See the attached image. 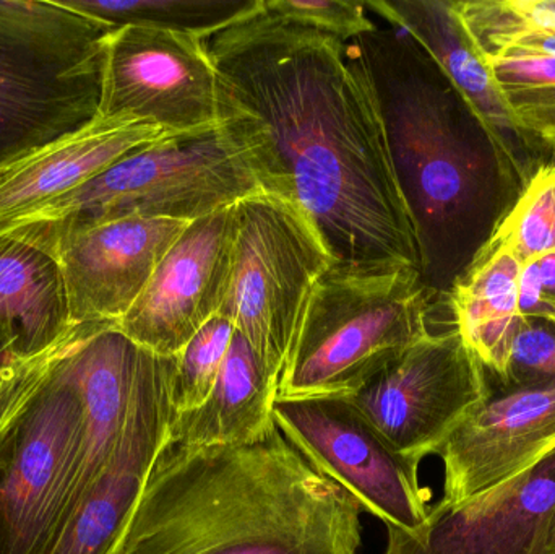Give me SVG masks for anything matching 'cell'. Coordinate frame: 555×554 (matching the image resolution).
<instances>
[{"label": "cell", "mask_w": 555, "mask_h": 554, "mask_svg": "<svg viewBox=\"0 0 555 554\" xmlns=\"http://www.w3.org/2000/svg\"><path fill=\"white\" fill-rule=\"evenodd\" d=\"M204 46L221 126L263 192L306 215L333 267L421 272L377 101L351 46L263 9Z\"/></svg>", "instance_id": "1"}, {"label": "cell", "mask_w": 555, "mask_h": 554, "mask_svg": "<svg viewBox=\"0 0 555 554\" xmlns=\"http://www.w3.org/2000/svg\"><path fill=\"white\" fill-rule=\"evenodd\" d=\"M371 81L424 285L446 302L527 184L433 55L391 25L352 39Z\"/></svg>", "instance_id": "2"}, {"label": "cell", "mask_w": 555, "mask_h": 554, "mask_svg": "<svg viewBox=\"0 0 555 554\" xmlns=\"http://www.w3.org/2000/svg\"><path fill=\"white\" fill-rule=\"evenodd\" d=\"M361 513L276 425L247 445L166 441L111 554H359Z\"/></svg>", "instance_id": "3"}, {"label": "cell", "mask_w": 555, "mask_h": 554, "mask_svg": "<svg viewBox=\"0 0 555 554\" xmlns=\"http://www.w3.org/2000/svg\"><path fill=\"white\" fill-rule=\"evenodd\" d=\"M263 192L243 150L220 123L142 146L81 188L28 211L0 231L28 241L126 220L192 223Z\"/></svg>", "instance_id": "4"}, {"label": "cell", "mask_w": 555, "mask_h": 554, "mask_svg": "<svg viewBox=\"0 0 555 554\" xmlns=\"http://www.w3.org/2000/svg\"><path fill=\"white\" fill-rule=\"evenodd\" d=\"M443 306L420 270L332 267L307 306L276 399L352 396L426 338L430 314Z\"/></svg>", "instance_id": "5"}, {"label": "cell", "mask_w": 555, "mask_h": 554, "mask_svg": "<svg viewBox=\"0 0 555 554\" xmlns=\"http://www.w3.org/2000/svg\"><path fill=\"white\" fill-rule=\"evenodd\" d=\"M113 31L59 0H0V166L96 119Z\"/></svg>", "instance_id": "6"}, {"label": "cell", "mask_w": 555, "mask_h": 554, "mask_svg": "<svg viewBox=\"0 0 555 554\" xmlns=\"http://www.w3.org/2000/svg\"><path fill=\"white\" fill-rule=\"evenodd\" d=\"M233 273L218 314L233 321L280 383L317 283L332 257L306 215L259 192L234 205Z\"/></svg>", "instance_id": "7"}, {"label": "cell", "mask_w": 555, "mask_h": 554, "mask_svg": "<svg viewBox=\"0 0 555 554\" xmlns=\"http://www.w3.org/2000/svg\"><path fill=\"white\" fill-rule=\"evenodd\" d=\"M72 337L0 445V554H48L64 516L81 438L80 397L65 361Z\"/></svg>", "instance_id": "8"}, {"label": "cell", "mask_w": 555, "mask_h": 554, "mask_svg": "<svg viewBox=\"0 0 555 554\" xmlns=\"http://www.w3.org/2000/svg\"><path fill=\"white\" fill-rule=\"evenodd\" d=\"M273 422L362 511L408 533L424 526L433 494L421 485L420 462L401 454L346 397L276 399Z\"/></svg>", "instance_id": "9"}, {"label": "cell", "mask_w": 555, "mask_h": 554, "mask_svg": "<svg viewBox=\"0 0 555 554\" xmlns=\"http://www.w3.org/2000/svg\"><path fill=\"white\" fill-rule=\"evenodd\" d=\"M491 392L485 366L452 324L430 332L346 399L421 464Z\"/></svg>", "instance_id": "10"}, {"label": "cell", "mask_w": 555, "mask_h": 554, "mask_svg": "<svg viewBox=\"0 0 555 554\" xmlns=\"http://www.w3.org/2000/svg\"><path fill=\"white\" fill-rule=\"evenodd\" d=\"M98 116H132L171 136L217 126V72L204 41L146 26L114 29Z\"/></svg>", "instance_id": "11"}, {"label": "cell", "mask_w": 555, "mask_h": 554, "mask_svg": "<svg viewBox=\"0 0 555 554\" xmlns=\"http://www.w3.org/2000/svg\"><path fill=\"white\" fill-rule=\"evenodd\" d=\"M234 237V207L192 221L116 327L152 353L178 357L221 311L233 273Z\"/></svg>", "instance_id": "12"}, {"label": "cell", "mask_w": 555, "mask_h": 554, "mask_svg": "<svg viewBox=\"0 0 555 554\" xmlns=\"http://www.w3.org/2000/svg\"><path fill=\"white\" fill-rule=\"evenodd\" d=\"M189 224L165 218H126L31 244L57 260L72 324L117 325Z\"/></svg>", "instance_id": "13"}, {"label": "cell", "mask_w": 555, "mask_h": 554, "mask_svg": "<svg viewBox=\"0 0 555 554\" xmlns=\"http://www.w3.org/2000/svg\"><path fill=\"white\" fill-rule=\"evenodd\" d=\"M178 357L150 351L124 426L106 471L65 520L48 554H111L150 472L168 441L175 418L172 383Z\"/></svg>", "instance_id": "14"}, {"label": "cell", "mask_w": 555, "mask_h": 554, "mask_svg": "<svg viewBox=\"0 0 555 554\" xmlns=\"http://www.w3.org/2000/svg\"><path fill=\"white\" fill-rule=\"evenodd\" d=\"M555 452V384L492 390L440 446L442 506L494 490Z\"/></svg>", "instance_id": "15"}, {"label": "cell", "mask_w": 555, "mask_h": 554, "mask_svg": "<svg viewBox=\"0 0 555 554\" xmlns=\"http://www.w3.org/2000/svg\"><path fill=\"white\" fill-rule=\"evenodd\" d=\"M554 511L555 452L494 490L437 503L414 533L387 527L384 554H544Z\"/></svg>", "instance_id": "16"}, {"label": "cell", "mask_w": 555, "mask_h": 554, "mask_svg": "<svg viewBox=\"0 0 555 554\" xmlns=\"http://www.w3.org/2000/svg\"><path fill=\"white\" fill-rule=\"evenodd\" d=\"M149 355V350L130 340L116 325L75 328L65 361L80 397L81 438L59 530L106 471L129 418Z\"/></svg>", "instance_id": "17"}, {"label": "cell", "mask_w": 555, "mask_h": 554, "mask_svg": "<svg viewBox=\"0 0 555 554\" xmlns=\"http://www.w3.org/2000/svg\"><path fill=\"white\" fill-rule=\"evenodd\" d=\"M388 25L413 36L485 119L525 184L550 166L515 123L491 67L463 25L453 0H377L365 3Z\"/></svg>", "instance_id": "18"}, {"label": "cell", "mask_w": 555, "mask_h": 554, "mask_svg": "<svg viewBox=\"0 0 555 554\" xmlns=\"http://www.w3.org/2000/svg\"><path fill=\"white\" fill-rule=\"evenodd\" d=\"M171 133L132 116L87 126L0 166V227L87 184L124 156Z\"/></svg>", "instance_id": "19"}, {"label": "cell", "mask_w": 555, "mask_h": 554, "mask_svg": "<svg viewBox=\"0 0 555 554\" xmlns=\"http://www.w3.org/2000/svg\"><path fill=\"white\" fill-rule=\"evenodd\" d=\"M278 383L240 331L208 399L192 412L176 413L168 442L184 448L247 445L266 435L273 422Z\"/></svg>", "instance_id": "20"}, {"label": "cell", "mask_w": 555, "mask_h": 554, "mask_svg": "<svg viewBox=\"0 0 555 554\" xmlns=\"http://www.w3.org/2000/svg\"><path fill=\"white\" fill-rule=\"evenodd\" d=\"M0 322L12 328L16 351L25 360L61 347L77 327L54 256L2 231Z\"/></svg>", "instance_id": "21"}, {"label": "cell", "mask_w": 555, "mask_h": 554, "mask_svg": "<svg viewBox=\"0 0 555 554\" xmlns=\"http://www.w3.org/2000/svg\"><path fill=\"white\" fill-rule=\"evenodd\" d=\"M521 269L520 260L507 246L489 243L446 298L453 324L494 384L504 374L520 324Z\"/></svg>", "instance_id": "22"}, {"label": "cell", "mask_w": 555, "mask_h": 554, "mask_svg": "<svg viewBox=\"0 0 555 554\" xmlns=\"http://www.w3.org/2000/svg\"><path fill=\"white\" fill-rule=\"evenodd\" d=\"M62 5L111 28L146 26L210 38L215 33L256 15L263 0H59Z\"/></svg>", "instance_id": "23"}, {"label": "cell", "mask_w": 555, "mask_h": 554, "mask_svg": "<svg viewBox=\"0 0 555 554\" xmlns=\"http://www.w3.org/2000/svg\"><path fill=\"white\" fill-rule=\"evenodd\" d=\"M486 61L515 123L547 165L555 166V57L498 55Z\"/></svg>", "instance_id": "24"}, {"label": "cell", "mask_w": 555, "mask_h": 554, "mask_svg": "<svg viewBox=\"0 0 555 554\" xmlns=\"http://www.w3.org/2000/svg\"><path fill=\"white\" fill-rule=\"evenodd\" d=\"M491 243L507 246L521 266L555 253V166L531 179Z\"/></svg>", "instance_id": "25"}, {"label": "cell", "mask_w": 555, "mask_h": 554, "mask_svg": "<svg viewBox=\"0 0 555 554\" xmlns=\"http://www.w3.org/2000/svg\"><path fill=\"white\" fill-rule=\"evenodd\" d=\"M455 5L486 59L514 36L555 29V0H462Z\"/></svg>", "instance_id": "26"}, {"label": "cell", "mask_w": 555, "mask_h": 554, "mask_svg": "<svg viewBox=\"0 0 555 554\" xmlns=\"http://www.w3.org/2000/svg\"><path fill=\"white\" fill-rule=\"evenodd\" d=\"M233 321L227 315L211 318L178 355L172 407L176 413L198 409L214 390L233 340Z\"/></svg>", "instance_id": "27"}, {"label": "cell", "mask_w": 555, "mask_h": 554, "mask_svg": "<svg viewBox=\"0 0 555 554\" xmlns=\"http://www.w3.org/2000/svg\"><path fill=\"white\" fill-rule=\"evenodd\" d=\"M68 338L61 347L25 360L16 351V337L12 328L0 322V445L41 392Z\"/></svg>", "instance_id": "28"}, {"label": "cell", "mask_w": 555, "mask_h": 554, "mask_svg": "<svg viewBox=\"0 0 555 554\" xmlns=\"http://www.w3.org/2000/svg\"><path fill=\"white\" fill-rule=\"evenodd\" d=\"M555 384V322L521 318L507 366L491 390L530 389Z\"/></svg>", "instance_id": "29"}, {"label": "cell", "mask_w": 555, "mask_h": 554, "mask_svg": "<svg viewBox=\"0 0 555 554\" xmlns=\"http://www.w3.org/2000/svg\"><path fill=\"white\" fill-rule=\"evenodd\" d=\"M263 10L348 42L372 31L364 3L346 0H263Z\"/></svg>", "instance_id": "30"}, {"label": "cell", "mask_w": 555, "mask_h": 554, "mask_svg": "<svg viewBox=\"0 0 555 554\" xmlns=\"http://www.w3.org/2000/svg\"><path fill=\"white\" fill-rule=\"evenodd\" d=\"M518 308H520V318H538L555 322L554 308L544 298L543 288H541L537 260L527 263L521 269L520 285H518Z\"/></svg>", "instance_id": "31"}, {"label": "cell", "mask_w": 555, "mask_h": 554, "mask_svg": "<svg viewBox=\"0 0 555 554\" xmlns=\"http://www.w3.org/2000/svg\"><path fill=\"white\" fill-rule=\"evenodd\" d=\"M538 270H540L541 288H543L544 298L547 299L555 311V253L546 254L537 260Z\"/></svg>", "instance_id": "32"}, {"label": "cell", "mask_w": 555, "mask_h": 554, "mask_svg": "<svg viewBox=\"0 0 555 554\" xmlns=\"http://www.w3.org/2000/svg\"><path fill=\"white\" fill-rule=\"evenodd\" d=\"M544 554H555V511L553 516V523H551L550 536H547L546 549Z\"/></svg>", "instance_id": "33"}]
</instances>
